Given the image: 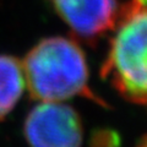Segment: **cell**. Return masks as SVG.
Wrapping results in <instances>:
<instances>
[{
    "label": "cell",
    "instance_id": "obj_7",
    "mask_svg": "<svg viewBox=\"0 0 147 147\" xmlns=\"http://www.w3.org/2000/svg\"><path fill=\"white\" fill-rule=\"evenodd\" d=\"M136 147H147V135L139 141V144H137Z\"/></svg>",
    "mask_w": 147,
    "mask_h": 147
},
{
    "label": "cell",
    "instance_id": "obj_6",
    "mask_svg": "<svg viewBox=\"0 0 147 147\" xmlns=\"http://www.w3.org/2000/svg\"><path fill=\"white\" fill-rule=\"evenodd\" d=\"M92 147H119V137L110 130L96 131L91 140Z\"/></svg>",
    "mask_w": 147,
    "mask_h": 147
},
{
    "label": "cell",
    "instance_id": "obj_4",
    "mask_svg": "<svg viewBox=\"0 0 147 147\" xmlns=\"http://www.w3.org/2000/svg\"><path fill=\"white\" fill-rule=\"evenodd\" d=\"M76 38L93 43L113 30L119 16L118 0H48Z\"/></svg>",
    "mask_w": 147,
    "mask_h": 147
},
{
    "label": "cell",
    "instance_id": "obj_2",
    "mask_svg": "<svg viewBox=\"0 0 147 147\" xmlns=\"http://www.w3.org/2000/svg\"><path fill=\"white\" fill-rule=\"evenodd\" d=\"M100 76L127 102L147 108V0L119 10Z\"/></svg>",
    "mask_w": 147,
    "mask_h": 147
},
{
    "label": "cell",
    "instance_id": "obj_3",
    "mask_svg": "<svg viewBox=\"0 0 147 147\" xmlns=\"http://www.w3.org/2000/svg\"><path fill=\"white\" fill-rule=\"evenodd\" d=\"M30 147H81L84 126L75 109L60 102H40L24 124Z\"/></svg>",
    "mask_w": 147,
    "mask_h": 147
},
{
    "label": "cell",
    "instance_id": "obj_1",
    "mask_svg": "<svg viewBox=\"0 0 147 147\" xmlns=\"http://www.w3.org/2000/svg\"><path fill=\"white\" fill-rule=\"evenodd\" d=\"M22 72L30 96L39 102H61L82 96L102 107L88 86L86 57L76 40L49 37L38 42L24 58Z\"/></svg>",
    "mask_w": 147,
    "mask_h": 147
},
{
    "label": "cell",
    "instance_id": "obj_5",
    "mask_svg": "<svg viewBox=\"0 0 147 147\" xmlns=\"http://www.w3.org/2000/svg\"><path fill=\"white\" fill-rule=\"evenodd\" d=\"M24 88L21 61L12 55L0 54V121L16 107Z\"/></svg>",
    "mask_w": 147,
    "mask_h": 147
}]
</instances>
